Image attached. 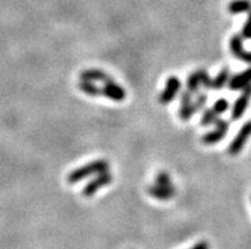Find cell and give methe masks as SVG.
<instances>
[{
  "label": "cell",
  "instance_id": "44dd1931",
  "mask_svg": "<svg viewBox=\"0 0 251 249\" xmlns=\"http://www.w3.org/2000/svg\"><path fill=\"white\" fill-rule=\"evenodd\" d=\"M241 36H242V38H245V39H251V22L250 20H248V22L244 24V27H242Z\"/></svg>",
  "mask_w": 251,
  "mask_h": 249
},
{
  "label": "cell",
  "instance_id": "7c38bea8",
  "mask_svg": "<svg viewBox=\"0 0 251 249\" xmlns=\"http://www.w3.org/2000/svg\"><path fill=\"white\" fill-rule=\"evenodd\" d=\"M78 88H79L83 93H86V94L91 95V97L102 95V88H98V87L95 84V82H91V80H83V79H80L79 84H78Z\"/></svg>",
  "mask_w": 251,
  "mask_h": 249
},
{
  "label": "cell",
  "instance_id": "4fadbf2b",
  "mask_svg": "<svg viewBox=\"0 0 251 249\" xmlns=\"http://www.w3.org/2000/svg\"><path fill=\"white\" fill-rule=\"evenodd\" d=\"M249 10H251L250 0H233L228 4V12L231 14L245 13Z\"/></svg>",
  "mask_w": 251,
  "mask_h": 249
},
{
  "label": "cell",
  "instance_id": "ac0fdd59",
  "mask_svg": "<svg viewBox=\"0 0 251 249\" xmlns=\"http://www.w3.org/2000/svg\"><path fill=\"white\" fill-rule=\"evenodd\" d=\"M155 183L159 184V186L170 187V188H175V187H174V184H172L171 177H170L169 173H166V172H159V173L155 176Z\"/></svg>",
  "mask_w": 251,
  "mask_h": 249
},
{
  "label": "cell",
  "instance_id": "6da1fadb",
  "mask_svg": "<svg viewBox=\"0 0 251 249\" xmlns=\"http://www.w3.org/2000/svg\"><path fill=\"white\" fill-rule=\"evenodd\" d=\"M109 161L105 160V159H98V160L91 161V163L86 164V165H82L79 168H76L74 171L70 172L68 174V183H78L80 180L86 179L87 177H91V176H95V174L106 172L109 169Z\"/></svg>",
  "mask_w": 251,
  "mask_h": 249
},
{
  "label": "cell",
  "instance_id": "9c48e42d",
  "mask_svg": "<svg viewBox=\"0 0 251 249\" xmlns=\"http://www.w3.org/2000/svg\"><path fill=\"white\" fill-rule=\"evenodd\" d=\"M251 84V68L246 69L245 71L238 72L232 78H230L228 82V88L231 90H242L246 87Z\"/></svg>",
  "mask_w": 251,
  "mask_h": 249
},
{
  "label": "cell",
  "instance_id": "ffe728a7",
  "mask_svg": "<svg viewBox=\"0 0 251 249\" xmlns=\"http://www.w3.org/2000/svg\"><path fill=\"white\" fill-rule=\"evenodd\" d=\"M207 101H208V95L205 94V93H202V94H199L198 98H196L194 102H193V105H194V108H195V112L202 111V109L204 108V106L207 105Z\"/></svg>",
  "mask_w": 251,
  "mask_h": 249
},
{
  "label": "cell",
  "instance_id": "52a82bcc",
  "mask_svg": "<svg viewBox=\"0 0 251 249\" xmlns=\"http://www.w3.org/2000/svg\"><path fill=\"white\" fill-rule=\"evenodd\" d=\"M230 49H231L232 55L237 57L238 60L246 62V64H251V53L244 50L242 46V36L241 35H233L230 39Z\"/></svg>",
  "mask_w": 251,
  "mask_h": 249
},
{
  "label": "cell",
  "instance_id": "ba28073f",
  "mask_svg": "<svg viewBox=\"0 0 251 249\" xmlns=\"http://www.w3.org/2000/svg\"><path fill=\"white\" fill-rule=\"evenodd\" d=\"M102 95L107 97L111 101L122 102L125 99L126 92L121 86H119L117 83L111 80V82L105 83V86L102 87Z\"/></svg>",
  "mask_w": 251,
  "mask_h": 249
},
{
  "label": "cell",
  "instance_id": "30bf717a",
  "mask_svg": "<svg viewBox=\"0 0 251 249\" xmlns=\"http://www.w3.org/2000/svg\"><path fill=\"white\" fill-rule=\"evenodd\" d=\"M147 192H148L151 196H153L154 198L159 201H167L170 200L171 197L175 196V188H170V187H163L159 186V184H155V186H148L147 187Z\"/></svg>",
  "mask_w": 251,
  "mask_h": 249
},
{
  "label": "cell",
  "instance_id": "8fae6325",
  "mask_svg": "<svg viewBox=\"0 0 251 249\" xmlns=\"http://www.w3.org/2000/svg\"><path fill=\"white\" fill-rule=\"evenodd\" d=\"M80 79H83V80H91V82H102V83H107L113 80V78H111L110 75H107L105 71H102V70H97V69L84 70V71L80 72Z\"/></svg>",
  "mask_w": 251,
  "mask_h": 249
},
{
  "label": "cell",
  "instance_id": "5bb4252c",
  "mask_svg": "<svg viewBox=\"0 0 251 249\" xmlns=\"http://www.w3.org/2000/svg\"><path fill=\"white\" fill-rule=\"evenodd\" d=\"M230 78H231V76H230V69H228V66H223L221 71L218 72V75L213 79V89H214V90H221V89L230 82Z\"/></svg>",
  "mask_w": 251,
  "mask_h": 249
},
{
  "label": "cell",
  "instance_id": "7a4b0ae2",
  "mask_svg": "<svg viewBox=\"0 0 251 249\" xmlns=\"http://www.w3.org/2000/svg\"><path fill=\"white\" fill-rule=\"evenodd\" d=\"M251 136V121H248L244 124L240 128V131L235 136V139L231 141V144L228 146V154L237 155L240 154L244 149V146L248 142L249 138Z\"/></svg>",
  "mask_w": 251,
  "mask_h": 249
},
{
  "label": "cell",
  "instance_id": "603a6c76",
  "mask_svg": "<svg viewBox=\"0 0 251 249\" xmlns=\"http://www.w3.org/2000/svg\"><path fill=\"white\" fill-rule=\"evenodd\" d=\"M248 20H250V22H251V10H250V14H249V19Z\"/></svg>",
  "mask_w": 251,
  "mask_h": 249
},
{
  "label": "cell",
  "instance_id": "277c9868",
  "mask_svg": "<svg viewBox=\"0 0 251 249\" xmlns=\"http://www.w3.org/2000/svg\"><path fill=\"white\" fill-rule=\"evenodd\" d=\"M180 88H181V82L180 79L176 75L169 76L167 82H166V87L163 89L161 94L158 97V102L161 105H169L171 103L175 97L177 95V93L180 92Z\"/></svg>",
  "mask_w": 251,
  "mask_h": 249
},
{
  "label": "cell",
  "instance_id": "3957f363",
  "mask_svg": "<svg viewBox=\"0 0 251 249\" xmlns=\"http://www.w3.org/2000/svg\"><path fill=\"white\" fill-rule=\"evenodd\" d=\"M113 174L109 173V172H102V173L97 174V177L95 179L89 180L88 183L84 186L82 191V195L84 197H92L93 195L96 194L97 191L101 190L102 187L107 186L113 182Z\"/></svg>",
  "mask_w": 251,
  "mask_h": 249
},
{
  "label": "cell",
  "instance_id": "8992f818",
  "mask_svg": "<svg viewBox=\"0 0 251 249\" xmlns=\"http://www.w3.org/2000/svg\"><path fill=\"white\" fill-rule=\"evenodd\" d=\"M250 99H251V84L249 87H246L245 89H242L241 94H240V97L237 98V101L235 102L233 108H232V112H231L232 120L237 121V120H240V118L245 115V112H246L249 103H250Z\"/></svg>",
  "mask_w": 251,
  "mask_h": 249
},
{
  "label": "cell",
  "instance_id": "2e32d148",
  "mask_svg": "<svg viewBox=\"0 0 251 249\" xmlns=\"http://www.w3.org/2000/svg\"><path fill=\"white\" fill-rule=\"evenodd\" d=\"M198 71L199 79H200V84H203L205 89H213V79L208 74V71L205 69H199Z\"/></svg>",
  "mask_w": 251,
  "mask_h": 249
},
{
  "label": "cell",
  "instance_id": "7402d4cb",
  "mask_svg": "<svg viewBox=\"0 0 251 249\" xmlns=\"http://www.w3.org/2000/svg\"><path fill=\"white\" fill-rule=\"evenodd\" d=\"M190 249H209V244L205 240H202V242L196 243L194 247H192Z\"/></svg>",
  "mask_w": 251,
  "mask_h": 249
},
{
  "label": "cell",
  "instance_id": "e0dca14e",
  "mask_svg": "<svg viewBox=\"0 0 251 249\" xmlns=\"http://www.w3.org/2000/svg\"><path fill=\"white\" fill-rule=\"evenodd\" d=\"M200 86V79H199L198 71L192 72L188 78V90H190L192 93H196Z\"/></svg>",
  "mask_w": 251,
  "mask_h": 249
},
{
  "label": "cell",
  "instance_id": "d6986e66",
  "mask_svg": "<svg viewBox=\"0 0 251 249\" xmlns=\"http://www.w3.org/2000/svg\"><path fill=\"white\" fill-rule=\"evenodd\" d=\"M212 108L214 109V112L217 113V115H222V113H225V112L230 108V103H228L227 99L221 98L215 102L214 106H213Z\"/></svg>",
  "mask_w": 251,
  "mask_h": 249
},
{
  "label": "cell",
  "instance_id": "5b68a950",
  "mask_svg": "<svg viewBox=\"0 0 251 249\" xmlns=\"http://www.w3.org/2000/svg\"><path fill=\"white\" fill-rule=\"evenodd\" d=\"M228 127H230V124H228L226 120L218 118V120L215 121V130L209 131L208 134H205L202 138V142L205 145L217 144V142H219V141L225 139V136L228 132Z\"/></svg>",
  "mask_w": 251,
  "mask_h": 249
},
{
  "label": "cell",
  "instance_id": "9a60e30c",
  "mask_svg": "<svg viewBox=\"0 0 251 249\" xmlns=\"http://www.w3.org/2000/svg\"><path fill=\"white\" fill-rule=\"evenodd\" d=\"M217 120H218V115L215 113L214 109L208 108L203 112L202 120H200V124H203V126H209V124H215Z\"/></svg>",
  "mask_w": 251,
  "mask_h": 249
}]
</instances>
